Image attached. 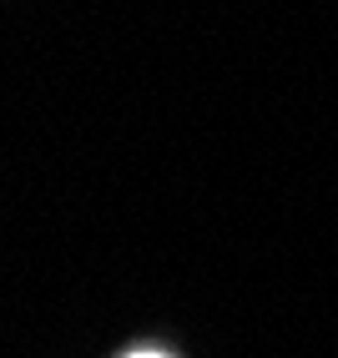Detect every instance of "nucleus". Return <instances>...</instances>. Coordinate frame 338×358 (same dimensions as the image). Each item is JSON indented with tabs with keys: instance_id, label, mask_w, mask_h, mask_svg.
<instances>
[{
	"instance_id": "obj_1",
	"label": "nucleus",
	"mask_w": 338,
	"mask_h": 358,
	"mask_svg": "<svg viewBox=\"0 0 338 358\" xmlns=\"http://www.w3.org/2000/svg\"><path fill=\"white\" fill-rule=\"evenodd\" d=\"M127 358H167V353H127Z\"/></svg>"
}]
</instances>
